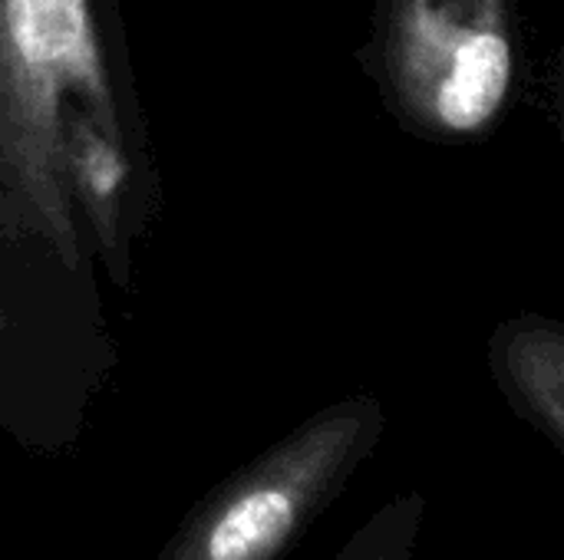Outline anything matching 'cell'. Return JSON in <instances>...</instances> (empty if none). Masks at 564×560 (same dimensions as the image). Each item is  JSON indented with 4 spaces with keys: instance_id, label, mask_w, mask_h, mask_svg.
<instances>
[{
    "instance_id": "6da1fadb",
    "label": "cell",
    "mask_w": 564,
    "mask_h": 560,
    "mask_svg": "<svg viewBox=\"0 0 564 560\" xmlns=\"http://www.w3.org/2000/svg\"><path fill=\"white\" fill-rule=\"evenodd\" d=\"M453 40L420 33L413 56L430 76L426 102L449 132H479L502 109L512 86V43L496 23H463Z\"/></svg>"
},
{
    "instance_id": "7a4b0ae2",
    "label": "cell",
    "mask_w": 564,
    "mask_h": 560,
    "mask_svg": "<svg viewBox=\"0 0 564 560\" xmlns=\"http://www.w3.org/2000/svg\"><path fill=\"white\" fill-rule=\"evenodd\" d=\"M17 63L46 86L99 89V53L86 0H3Z\"/></svg>"
},
{
    "instance_id": "3957f363",
    "label": "cell",
    "mask_w": 564,
    "mask_h": 560,
    "mask_svg": "<svg viewBox=\"0 0 564 560\" xmlns=\"http://www.w3.org/2000/svg\"><path fill=\"white\" fill-rule=\"evenodd\" d=\"M304 492L297 482H261L231 498L212 521L202 558L205 560H264L271 558L297 525Z\"/></svg>"
}]
</instances>
